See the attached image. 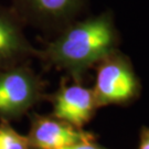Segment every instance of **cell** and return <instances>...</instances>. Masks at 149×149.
Listing matches in <instances>:
<instances>
[{
	"mask_svg": "<svg viewBox=\"0 0 149 149\" xmlns=\"http://www.w3.org/2000/svg\"><path fill=\"white\" fill-rule=\"evenodd\" d=\"M119 42L113 13L105 11L69 23L38 50L37 58L43 66L64 71L74 82H81L88 70L118 50Z\"/></svg>",
	"mask_w": 149,
	"mask_h": 149,
	"instance_id": "1",
	"label": "cell"
},
{
	"mask_svg": "<svg viewBox=\"0 0 149 149\" xmlns=\"http://www.w3.org/2000/svg\"><path fill=\"white\" fill-rule=\"evenodd\" d=\"M94 69L95 83L92 88L98 108L108 105H129L139 97L140 81L130 59L119 50L101 60Z\"/></svg>",
	"mask_w": 149,
	"mask_h": 149,
	"instance_id": "2",
	"label": "cell"
},
{
	"mask_svg": "<svg viewBox=\"0 0 149 149\" xmlns=\"http://www.w3.org/2000/svg\"><path fill=\"white\" fill-rule=\"evenodd\" d=\"M47 83L30 68L20 64L0 71V119L12 122L47 100Z\"/></svg>",
	"mask_w": 149,
	"mask_h": 149,
	"instance_id": "3",
	"label": "cell"
},
{
	"mask_svg": "<svg viewBox=\"0 0 149 149\" xmlns=\"http://www.w3.org/2000/svg\"><path fill=\"white\" fill-rule=\"evenodd\" d=\"M87 0H12V10L27 26L58 33L76 20Z\"/></svg>",
	"mask_w": 149,
	"mask_h": 149,
	"instance_id": "4",
	"label": "cell"
},
{
	"mask_svg": "<svg viewBox=\"0 0 149 149\" xmlns=\"http://www.w3.org/2000/svg\"><path fill=\"white\" fill-rule=\"evenodd\" d=\"M47 100L52 104L50 115L81 129H84L98 109L93 88L81 82L68 84L63 81L53 94L47 96Z\"/></svg>",
	"mask_w": 149,
	"mask_h": 149,
	"instance_id": "5",
	"label": "cell"
},
{
	"mask_svg": "<svg viewBox=\"0 0 149 149\" xmlns=\"http://www.w3.org/2000/svg\"><path fill=\"white\" fill-rule=\"evenodd\" d=\"M29 117L30 129L27 137L32 149H60L96 139L94 133L76 128L52 115L32 112Z\"/></svg>",
	"mask_w": 149,
	"mask_h": 149,
	"instance_id": "6",
	"label": "cell"
},
{
	"mask_svg": "<svg viewBox=\"0 0 149 149\" xmlns=\"http://www.w3.org/2000/svg\"><path fill=\"white\" fill-rule=\"evenodd\" d=\"M26 24L12 8L0 6V71L37 58L38 50L27 39Z\"/></svg>",
	"mask_w": 149,
	"mask_h": 149,
	"instance_id": "7",
	"label": "cell"
},
{
	"mask_svg": "<svg viewBox=\"0 0 149 149\" xmlns=\"http://www.w3.org/2000/svg\"><path fill=\"white\" fill-rule=\"evenodd\" d=\"M0 149H32L27 136L17 132L7 120L0 119Z\"/></svg>",
	"mask_w": 149,
	"mask_h": 149,
	"instance_id": "8",
	"label": "cell"
},
{
	"mask_svg": "<svg viewBox=\"0 0 149 149\" xmlns=\"http://www.w3.org/2000/svg\"><path fill=\"white\" fill-rule=\"evenodd\" d=\"M137 149H149V127L143 126L139 132V143Z\"/></svg>",
	"mask_w": 149,
	"mask_h": 149,
	"instance_id": "9",
	"label": "cell"
},
{
	"mask_svg": "<svg viewBox=\"0 0 149 149\" xmlns=\"http://www.w3.org/2000/svg\"><path fill=\"white\" fill-rule=\"evenodd\" d=\"M60 149H107L103 147L101 145H98L96 141H86V143H80V144L72 145L68 147H63Z\"/></svg>",
	"mask_w": 149,
	"mask_h": 149,
	"instance_id": "10",
	"label": "cell"
}]
</instances>
